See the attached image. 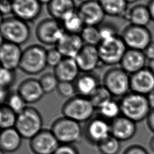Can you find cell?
Here are the masks:
<instances>
[{
  "label": "cell",
  "mask_w": 154,
  "mask_h": 154,
  "mask_svg": "<svg viewBox=\"0 0 154 154\" xmlns=\"http://www.w3.org/2000/svg\"><path fill=\"white\" fill-rule=\"evenodd\" d=\"M121 114L135 123L146 119L151 111L146 96L129 92L119 102Z\"/></svg>",
  "instance_id": "1"
},
{
  "label": "cell",
  "mask_w": 154,
  "mask_h": 154,
  "mask_svg": "<svg viewBox=\"0 0 154 154\" xmlns=\"http://www.w3.org/2000/svg\"><path fill=\"white\" fill-rule=\"evenodd\" d=\"M2 41L22 45L29 39L31 29L28 23L15 17H4L1 21Z\"/></svg>",
  "instance_id": "2"
},
{
  "label": "cell",
  "mask_w": 154,
  "mask_h": 154,
  "mask_svg": "<svg viewBox=\"0 0 154 154\" xmlns=\"http://www.w3.org/2000/svg\"><path fill=\"white\" fill-rule=\"evenodd\" d=\"M47 50L40 45H31L22 51L19 69L23 73L35 75L42 72L48 66Z\"/></svg>",
  "instance_id": "3"
},
{
  "label": "cell",
  "mask_w": 154,
  "mask_h": 154,
  "mask_svg": "<svg viewBox=\"0 0 154 154\" xmlns=\"http://www.w3.org/2000/svg\"><path fill=\"white\" fill-rule=\"evenodd\" d=\"M95 109L89 98L76 94L63 105L61 112L64 117L80 123L91 119Z\"/></svg>",
  "instance_id": "4"
},
{
  "label": "cell",
  "mask_w": 154,
  "mask_h": 154,
  "mask_svg": "<svg viewBox=\"0 0 154 154\" xmlns=\"http://www.w3.org/2000/svg\"><path fill=\"white\" fill-rule=\"evenodd\" d=\"M102 85L112 97L121 98L131 91L130 75L122 67L113 66L105 72Z\"/></svg>",
  "instance_id": "5"
},
{
  "label": "cell",
  "mask_w": 154,
  "mask_h": 154,
  "mask_svg": "<svg viewBox=\"0 0 154 154\" xmlns=\"http://www.w3.org/2000/svg\"><path fill=\"white\" fill-rule=\"evenodd\" d=\"M51 130L60 144L73 145L84 135L79 123L64 116L54 121Z\"/></svg>",
  "instance_id": "6"
},
{
  "label": "cell",
  "mask_w": 154,
  "mask_h": 154,
  "mask_svg": "<svg viewBox=\"0 0 154 154\" xmlns=\"http://www.w3.org/2000/svg\"><path fill=\"white\" fill-rule=\"evenodd\" d=\"M43 119L40 112L35 108L26 106L17 114L15 128L23 138L31 140L43 128Z\"/></svg>",
  "instance_id": "7"
},
{
  "label": "cell",
  "mask_w": 154,
  "mask_h": 154,
  "mask_svg": "<svg viewBox=\"0 0 154 154\" xmlns=\"http://www.w3.org/2000/svg\"><path fill=\"white\" fill-rule=\"evenodd\" d=\"M97 49L102 64L113 67L120 64L128 48L120 35H119L102 41Z\"/></svg>",
  "instance_id": "8"
},
{
  "label": "cell",
  "mask_w": 154,
  "mask_h": 154,
  "mask_svg": "<svg viewBox=\"0 0 154 154\" xmlns=\"http://www.w3.org/2000/svg\"><path fill=\"white\" fill-rule=\"evenodd\" d=\"M65 31L61 22L52 18L47 17L41 20L35 29L37 40L43 45L53 46L58 43Z\"/></svg>",
  "instance_id": "9"
},
{
  "label": "cell",
  "mask_w": 154,
  "mask_h": 154,
  "mask_svg": "<svg viewBox=\"0 0 154 154\" xmlns=\"http://www.w3.org/2000/svg\"><path fill=\"white\" fill-rule=\"evenodd\" d=\"M128 49L143 51L153 41L150 29L147 26L129 23L120 35Z\"/></svg>",
  "instance_id": "10"
},
{
  "label": "cell",
  "mask_w": 154,
  "mask_h": 154,
  "mask_svg": "<svg viewBox=\"0 0 154 154\" xmlns=\"http://www.w3.org/2000/svg\"><path fill=\"white\" fill-rule=\"evenodd\" d=\"M83 132L90 143L97 145L111 135L110 123L101 117L92 118L87 122Z\"/></svg>",
  "instance_id": "11"
},
{
  "label": "cell",
  "mask_w": 154,
  "mask_h": 154,
  "mask_svg": "<svg viewBox=\"0 0 154 154\" xmlns=\"http://www.w3.org/2000/svg\"><path fill=\"white\" fill-rule=\"evenodd\" d=\"M29 140V147L34 154H53L60 145L51 129H43Z\"/></svg>",
  "instance_id": "12"
},
{
  "label": "cell",
  "mask_w": 154,
  "mask_h": 154,
  "mask_svg": "<svg viewBox=\"0 0 154 154\" xmlns=\"http://www.w3.org/2000/svg\"><path fill=\"white\" fill-rule=\"evenodd\" d=\"M13 15L28 23L37 19L42 10L38 0H12Z\"/></svg>",
  "instance_id": "13"
},
{
  "label": "cell",
  "mask_w": 154,
  "mask_h": 154,
  "mask_svg": "<svg viewBox=\"0 0 154 154\" xmlns=\"http://www.w3.org/2000/svg\"><path fill=\"white\" fill-rule=\"evenodd\" d=\"M77 11L85 25L90 26H99L106 15L99 0H89L81 4Z\"/></svg>",
  "instance_id": "14"
},
{
  "label": "cell",
  "mask_w": 154,
  "mask_h": 154,
  "mask_svg": "<svg viewBox=\"0 0 154 154\" xmlns=\"http://www.w3.org/2000/svg\"><path fill=\"white\" fill-rule=\"evenodd\" d=\"M75 59L82 73H92L102 64L97 46H94L84 45Z\"/></svg>",
  "instance_id": "15"
},
{
  "label": "cell",
  "mask_w": 154,
  "mask_h": 154,
  "mask_svg": "<svg viewBox=\"0 0 154 154\" xmlns=\"http://www.w3.org/2000/svg\"><path fill=\"white\" fill-rule=\"evenodd\" d=\"M131 91L146 96L154 90V74L147 66L130 75Z\"/></svg>",
  "instance_id": "16"
},
{
  "label": "cell",
  "mask_w": 154,
  "mask_h": 154,
  "mask_svg": "<svg viewBox=\"0 0 154 154\" xmlns=\"http://www.w3.org/2000/svg\"><path fill=\"white\" fill-rule=\"evenodd\" d=\"M22 51L20 46L2 41L0 48V59L2 67L14 70L19 68Z\"/></svg>",
  "instance_id": "17"
},
{
  "label": "cell",
  "mask_w": 154,
  "mask_h": 154,
  "mask_svg": "<svg viewBox=\"0 0 154 154\" xmlns=\"http://www.w3.org/2000/svg\"><path fill=\"white\" fill-rule=\"evenodd\" d=\"M110 126L111 135L120 141L131 139L137 131L136 123L123 115L112 120Z\"/></svg>",
  "instance_id": "18"
},
{
  "label": "cell",
  "mask_w": 154,
  "mask_h": 154,
  "mask_svg": "<svg viewBox=\"0 0 154 154\" xmlns=\"http://www.w3.org/2000/svg\"><path fill=\"white\" fill-rule=\"evenodd\" d=\"M17 92L26 104H32L38 102L45 94L39 80L32 78L23 80L18 85Z\"/></svg>",
  "instance_id": "19"
},
{
  "label": "cell",
  "mask_w": 154,
  "mask_h": 154,
  "mask_svg": "<svg viewBox=\"0 0 154 154\" xmlns=\"http://www.w3.org/2000/svg\"><path fill=\"white\" fill-rule=\"evenodd\" d=\"M147 61L143 51L128 49L120 63V67L131 75L146 68Z\"/></svg>",
  "instance_id": "20"
},
{
  "label": "cell",
  "mask_w": 154,
  "mask_h": 154,
  "mask_svg": "<svg viewBox=\"0 0 154 154\" xmlns=\"http://www.w3.org/2000/svg\"><path fill=\"white\" fill-rule=\"evenodd\" d=\"M84 46L79 34L65 32L55 47L64 58H75Z\"/></svg>",
  "instance_id": "21"
},
{
  "label": "cell",
  "mask_w": 154,
  "mask_h": 154,
  "mask_svg": "<svg viewBox=\"0 0 154 154\" xmlns=\"http://www.w3.org/2000/svg\"><path fill=\"white\" fill-rule=\"evenodd\" d=\"M80 70L75 58H64L54 68V73L60 82H74L79 75Z\"/></svg>",
  "instance_id": "22"
},
{
  "label": "cell",
  "mask_w": 154,
  "mask_h": 154,
  "mask_svg": "<svg viewBox=\"0 0 154 154\" xmlns=\"http://www.w3.org/2000/svg\"><path fill=\"white\" fill-rule=\"evenodd\" d=\"M46 6L51 17L60 22L77 9L75 0H51Z\"/></svg>",
  "instance_id": "23"
},
{
  "label": "cell",
  "mask_w": 154,
  "mask_h": 154,
  "mask_svg": "<svg viewBox=\"0 0 154 154\" xmlns=\"http://www.w3.org/2000/svg\"><path fill=\"white\" fill-rule=\"evenodd\" d=\"M73 83L76 94L88 98L100 85L98 77L93 73H82Z\"/></svg>",
  "instance_id": "24"
},
{
  "label": "cell",
  "mask_w": 154,
  "mask_h": 154,
  "mask_svg": "<svg viewBox=\"0 0 154 154\" xmlns=\"http://www.w3.org/2000/svg\"><path fill=\"white\" fill-rule=\"evenodd\" d=\"M124 18L130 24L142 26H147L152 21L147 5L143 4H136L128 8Z\"/></svg>",
  "instance_id": "25"
},
{
  "label": "cell",
  "mask_w": 154,
  "mask_h": 154,
  "mask_svg": "<svg viewBox=\"0 0 154 154\" xmlns=\"http://www.w3.org/2000/svg\"><path fill=\"white\" fill-rule=\"evenodd\" d=\"M22 137L15 128L2 129L0 135V147L5 153L17 150L21 146Z\"/></svg>",
  "instance_id": "26"
},
{
  "label": "cell",
  "mask_w": 154,
  "mask_h": 154,
  "mask_svg": "<svg viewBox=\"0 0 154 154\" xmlns=\"http://www.w3.org/2000/svg\"><path fill=\"white\" fill-rule=\"evenodd\" d=\"M106 15L124 18L128 10L125 0H99Z\"/></svg>",
  "instance_id": "27"
},
{
  "label": "cell",
  "mask_w": 154,
  "mask_h": 154,
  "mask_svg": "<svg viewBox=\"0 0 154 154\" xmlns=\"http://www.w3.org/2000/svg\"><path fill=\"white\" fill-rule=\"evenodd\" d=\"M61 22L65 32L76 34H79L85 25L78 14L77 9Z\"/></svg>",
  "instance_id": "28"
},
{
  "label": "cell",
  "mask_w": 154,
  "mask_h": 154,
  "mask_svg": "<svg viewBox=\"0 0 154 154\" xmlns=\"http://www.w3.org/2000/svg\"><path fill=\"white\" fill-rule=\"evenodd\" d=\"M100 117L106 120H113L120 116L121 110L119 102L111 99L97 109Z\"/></svg>",
  "instance_id": "29"
},
{
  "label": "cell",
  "mask_w": 154,
  "mask_h": 154,
  "mask_svg": "<svg viewBox=\"0 0 154 154\" xmlns=\"http://www.w3.org/2000/svg\"><path fill=\"white\" fill-rule=\"evenodd\" d=\"M79 35L84 45L97 46L102 42L98 26L85 25Z\"/></svg>",
  "instance_id": "30"
},
{
  "label": "cell",
  "mask_w": 154,
  "mask_h": 154,
  "mask_svg": "<svg viewBox=\"0 0 154 154\" xmlns=\"http://www.w3.org/2000/svg\"><path fill=\"white\" fill-rule=\"evenodd\" d=\"M17 114L6 104L1 105L0 109V126L2 129L14 128Z\"/></svg>",
  "instance_id": "31"
},
{
  "label": "cell",
  "mask_w": 154,
  "mask_h": 154,
  "mask_svg": "<svg viewBox=\"0 0 154 154\" xmlns=\"http://www.w3.org/2000/svg\"><path fill=\"white\" fill-rule=\"evenodd\" d=\"M120 142L111 135L97 146L102 154H118L121 148Z\"/></svg>",
  "instance_id": "32"
},
{
  "label": "cell",
  "mask_w": 154,
  "mask_h": 154,
  "mask_svg": "<svg viewBox=\"0 0 154 154\" xmlns=\"http://www.w3.org/2000/svg\"><path fill=\"white\" fill-rule=\"evenodd\" d=\"M112 97L108 90L102 84H100L89 99L95 109H97L106 102L111 100Z\"/></svg>",
  "instance_id": "33"
},
{
  "label": "cell",
  "mask_w": 154,
  "mask_h": 154,
  "mask_svg": "<svg viewBox=\"0 0 154 154\" xmlns=\"http://www.w3.org/2000/svg\"><path fill=\"white\" fill-rule=\"evenodd\" d=\"M45 94L51 93L57 90L59 81L54 73L46 72L42 75L38 79Z\"/></svg>",
  "instance_id": "34"
},
{
  "label": "cell",
  "mask_w": 154,
  "mask_h": 154,
  "mask_svg": "<svg viewBox=\"0 0 154 154\" xmlns=\"http://www.w3.org/2000/svg\"><path fill=\"white\" fill-rule=\"evenodd\" d=\"M5 104L17 114L20 113L26 107V103L17 91L10 93Z\"/></svg>",
  "instance_id": "35"
},
{
  "label": "cell",
  "mask_w": 154,
  "mask_h": 154,
  "mask_svg": "<svg viewBox=\"0 0 154 154\" xmlns=\"http://www.w3.org/2000/svg\"><path fill=\"white\" fill-rule=\"evenodd\" d=\"M16 73L14 70L1 67L0 70L1 88L10 89L15 83Z\"/></svg>",
  "instance_id": "36"
},
{
  "label": "cell",
  "mask_w": 154,
  "mask_h": 154,
  "mask_svg": "<svg viewBox=\"0 0 154 154\" xmlns=\"http://www.w3.org/2000/svg\"><path fill=\"white\" fill-rule=\"evenodd\" d=\"M98 27L102 41L109 40L120 35L117 26L110 22H103Z\"/></svg>",
  "instance_id": "37"
},
{
  "label": "cell",
  "mask_w": 154,
  "mask_h": 154,
  "mask_svg": "<svg viewBox=\"0 0 154 154\" xmlns=\"http://www.w3.org/2000/svg\"><path fill=\"white\" fill-rule=\"evenodd\" d=\"M57 91L60 97L67 99L75 96L76 93L74 83L70 82H59Z\"/></svg>",
  "instance_id": "38"
},
{
  "label": "cell",
  "mask_w": 154,
  "mask_h": 154,
  "mask_svg": "<svg viewBox=\"0 0 154 154\" xmlns=\"http://www.w3.org/2000/svg\"><path fill=\"white\" fill-rule=\"evenodd\" d=\"M63 58L64 57L55 46L47 49L46 62L48 66L55 68Z\"/></svg>",
  "instance_id": "39"
},
{
  "label": "cell",
  "mask_w": 154,
  "mask_h": 154,
  "mask_svg": "<svg viewBox=\"0 0 154 154\" xmlns=\"http://www.w3.org/2000/svg\"><path fill=\"white\" fill-rule=\"evenodd\" d=\"M53 154H79V153L73 145L60 144Z\"/></svg>",
  "instance_id": "40"
},
{
  "label": "cell",
  "mask_w": 154,
  "mask_h": 154,
  "mask_svg": "<svg viewBox=\"0 0 154 154\" xmlns=\"http://www.w3.org/2000/svg\"><path fill=\"white\" fill-rule=\"evenodd\" d=\"M0 9H1V14L4 17L9 16L10 14H13L12 1L1 0Z\"/></svg>",
  "instance_id": "41"
},
{
  "label": "cell",
  "mask_w": 154,
  "mask_h": 154,
  "mask_svg": "<svg viewBox=\"0 0 154 154\" xmlns=\"http://www.w3.org/2000/svg\"><path fill=\"white\" fill-rule=\"evenodd\" d=\"M123 154H149V153L143 146L138 144H133L127 147Z\"/></svg>",
  "instance_id": "42"
},
{
  "label": "cell",
  "mask_w": 154,
  "mask_h": 154,
  "mask_svg": "<svg viewBox=\"0 0 154 154\" xmlns=\"http://www.w3.org/2000/svg\"><path fill=\"white\" fill-rule=\"evenodd\" d=\"M148 61L154 60V41H152L143 51Z\"/></svg>",
  "instance_id": "43"
},
{
  "label": "cell",
  "mask_w": 154,
  "mask_h": 154,
  "mask_svg": "<svg viewBox=\"0 0 154 154\" xmlns=\"http://www.w3.org/2000/svg\"><path fill=\"white\" fill-rule=\"evenodd\" d=\"M146 120L148 128L154 133V109H151Z\"/></svg>",
  "instance_id": "44"
},
{
  "label": "cell",
  "mask_w": 154,
  "mask_h": 154,
  "mask_svg": "<svg viewBox=\"0 0 154 154\" xmlns=\"http://www.w3.org/2000/svg\"><path fill=\"white\" fill-rule=\"evenodd\" d=\"M10 89H6V88H1V105L5 104L8 96L10 94Z\"/></svg>",
  "instance_id": "45"
},
{
  "label": "cell",
  "mask_w": 154,
  "mask_h": 154,
  "mask_svg": "<svg viewBox=\"0 0 154 154\" xmlns=\"http://www.w3.org/2000/svg\"><path fill=\"white\" fill-rule=\"evenodd\" d=\"M149 105L151 109H154V90L146 95Z\"/></svg>",
  "instance_id": "46"
},
{
  "label": "cell",
  "mask_w": 154,
  "mask_h": 154,
  "mask_svg": "<svg viewBox=\"0 0 154 154\" xmlns=\"http://www.w3.org/2000/svg\"><path fill=\"white\" fill-rule=\"evenodd\" d=\"M147 5L150 13L152 20L154 22V0H149Z\"/></svg>",
  "instance_id": "47"
},
{
  "label": "cell",
  "mask_w": 154,
  "mask_h": 154,
  "mask_svg": "<svg viewBox=\"0 0 154 154\" xmlns=\"http://www.w3.org/2000/svg\"><path fill=\"white\" fill-rule=\"evenodd\" d=\"M147 67H148V68L152 72V73L154 74V60L148 61Z\"/></svg>",
  "instance_id": "48"
},
{
  "label": "cell",
  "mask_w": 154,
  "mask_h": 154,
  "mask_svg": "<svg viewBox=\"0 0 154 154\" xmlns=\"http://www.w3.org/2000/svg\"><path fill=\"white\" fill-rule=\"evenodd\" d=\"M149 147L152 151L154 152V135L151 138L150 142H149Z\"/></svg>",
  "instance_id": "49"
},
{
  "label": "cell",
  "mask_w": 154,
  "mask_h": 154,
  "mask_svg": "<svg viewBox=\"0 0 154 154\" xmlns=\"http://www.w3.org/2000/svg\"><path fill=\"white\" fill-rule=\"evenodd\" d=\"M42 4L47 5L51 0H38Z\"/></svg>",
  "instance_id": "50"
},
{
  "label": "cell",
  "mask_w": 154,
  "mask_h": 154,
  "mask_svg": "<svg viewBox=\"0 0 154 154\" xmlns=\"http://www.w3.org/2000/svg\"><path fill=\"white\" fill-rule=\"evenodd\" d=\"M125 1L129 4H134L136 2H137L138 0H125Z\"/></svg>",
  "instance_id": "51"
},
{
  "label": "cell",
  "mask_w": 154,
  "mask_h": 154,
  "mask_svg": "<svg viewBox=\"0 0 154 154\" xmlns=\"http://www.w3.org/2000/svg\"><path fill=\"white\" fill-rule=\"evenodd\" d=\"M77 1H79V2H81V4H82V3H83V2H85L88 1H89V0H77Z\"/></svg>",
  "instance_id": "52"
},
{
  "label": "cell",
  "mask_w": 154,
  "mask_h": 154,
  "mask_svg": "<svg viewBox=\"0 0 154 154\" xmlns=\"http://www.w3.org/2000/svg\"><path fill=\"white\" fill-rule=\"evenodd\" d=\"M0 154H5V153L4 152H2V151H1V153H0Z\"/></svg>",
  "instance_id": "53"
},
{
  "label": "cell",
  "mask_w": 154,
  "mask_h": 154,
  "mask_svg": "<svg viewBox=\"0 0 154 154\" xmlns=\"http://www.w3.org/2000/svg\"><path fill=\"white\" fill-rule=\"evenodd\" d=\"M10 1H12V0H10Z\"/></svg>",
  "instance_id": "54"
}]
</instances>
